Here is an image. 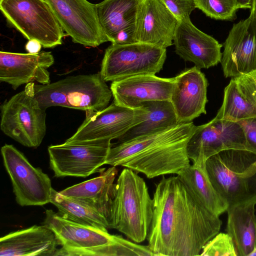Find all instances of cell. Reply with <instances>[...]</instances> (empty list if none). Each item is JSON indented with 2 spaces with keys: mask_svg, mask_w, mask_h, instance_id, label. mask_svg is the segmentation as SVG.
Here are the masks:
<instances>
[{
  "mask_svg": "<svg viewBox=\"0 0 256 256\" xmlns=\"http://www.w3.org/2000/svg\"><path fill=\"white\" fill-rule=\"evenodd\" d=\"M178 20L190 17L196 8L194 0H162Z\"/></svg>",
  "mask_w": 256,
  "mask_h": 256,
  "instance_id": "4dcf8cb0",
  "label": "cell"
},
{
  "mask_svg": "<svg viewBox=\"0 0 256 256\" xmlns=\"http://www.w3.org/2000/svg\"><path fill=\"white\" fill-rule=\"evenodd\" d=\"M34 82L0 106L2 131L22 146L36 148L46 133V109L34 96Z\"/></svg>",
  "mask_w": 256,
  "mask_h": 256,
  "instance_id": "8992f818",
  "label": "cell"
},
{
  "mask_svg": "<svg viewBox=\"0 0 256 256\" xmlns=\"http://www.w3.org/2000/svg\"><path fill=\"white\" fill-rule=\"evenodd\" d=\"M255 204L228 207L226 231L231 237L238 256H249L256 245Z\"/></svg>",
  "mask_w": 256,
  "mask_h": 256,
  "instance_id": "d4e9b609",
  "label": "cell"
},
{
  "mask_svg": "<svg viewBox=\"0 0 256 256\" xmlns=\"http://www.w3.org/2000/svg\"><path fill=\"white\" fill-rule=\"evenodd\" d=\"M74 42L96 47L108 41L99 23L96 4L88 0H44Z\"/></svg>",
  "mask_w": 256,
  "mask_h": 256,
  "instance_id": "30bf717a",
  "label": "cell"
},
{
  "mask_svg": "<svg viewBox=\"0 0 256 256\" xmlns=\"http://www.w3.org/2000/svg\"><path fill=\"white\" fill-rule=\"evenodd\" d=\"M256 116V98L241 76L232 78L224 90L222 104L216 118L232 122Z\"/></svg>",
  "mask_w": 256,
  "mask_h": 256,
  "instance_id": "4316f807",
  "label": "cell"
},
{
  "mask_svg": "<svg viewBox=\"0 0 256 256\" xmlns=\"http://www.w3.org/2000/svg\"><path fill=\"white\" fill-rule=\"evenodd\" d=\"M1 154L19 205L43 206L50 202L53 188L48 174L41 168L33 166L12 145L4 144L1 148Z\"/></svg>",
  "mask_w": 256,
  "mask_h": 256,
  "instance_id": "9c48e42d",
  "label": "cell"
},
{
  "mask_svg": "<svg viewBox=\"0 0 256 256\" xmlns=\"http://www.w3.org/2000/svg\"><path fill=\"white\" fill-rule=\"evenodd\" d=\"M44 224L54 232L61 248L64 250L88 249L132 242L122 236L110 234L108 230L68 220L52 210L46 211Z\"/></svg>",
  "mask_w": 256,
  "mask_h": 256,
  "instance_id": "9a60e30c",
  "label": "cell"
},
{
  "mask_svg": "<svg viewBox=\"0 0 256 256\" xmlns=\"http://www.w3.org/2000/svg\"><path fill=\"white\" fill-rule=\"evenodd\" d=\"M152 215V198L144 178L132 170L124 168L114 184L110 228L140 243L147 238Z\"/></svg>",
  "mask_w": 256,
  "mask_h": 256,
  "instance_id": "7a4b0ae2",
  "label": "cell"
},
{
  "mask_svg": "<svg viewBox=\"0 0 256 256\" xmlns=\"http://www.w3.org/2000/svg\"><path fill=\"white\" fill-rule=\"evenodd\" d=\"M42 45L40 42L36 40H28L25 46L26 50L29 54H35L40 52Z\"/></svg>",
  "mask_w": 256,
  "mask_h": 256,
  "instance_id": "e575fe53",
  "label": "cell"
},
{
  "mask_svg": "<svg viewBox=\"0 0 256 256\" xmlns=\"http://www.w3.org/2000/svg\"><path fill=\"white\" fill-rule=\"evenodd\" d=\"M140 0H104L96 4L99 23L112 42L120 31L136 27Z\"/></svg>",
  "mask_w": 256,
  "mask_h": 256,
  "instance_id": "484cf974",
  "label": "cell"
},
{
  "mask_svg": "<svg viewBox=\"0 0 256 256\" xmlns=\"http://www.w3.org/2000/svg\"><path fill=\"white\" fill-rule=\"evenodd\" d=\"M153 215L146 239L154 256H200L222 220L192 196L177 176L156 184Z\"/></svg>",
  "mask_w": 256,
  "mask_h": 256,
  "instance_id": "6da1fadb",
  "label": "cell"
},
{
  "mask_svg": "<svg viewBox=\"0 0 256 256\" xmlns=\"http://www.w3.org/2000/svg\"><path fill=\"white\" fill-rule=\"evenodd\" d=\"M166 50L143 42L112 44L106 50L100 72L106 82L133 76L155 75L163 67Z\"/></svg>",
  "mask_w": 256,
  "mask_h": 256,
  "instance_id": "ba28073f",
  "label": "cell"
},
{
  "mask_svg": "<svg viewBox=\"0 0 256 256\" xmlns=\"http://www.w3.org/2000/svg\"><path fill=\"white\" fill-rule=\"evenodd\" d=\"M249 256H256V245L254 251L250 254Z\"/></svg>",
  "mask_w": 256,
  "mask_h": 256,
  "instance_id": "74e56055",
  "label": "cell"
},
{
  "mask_svg": "<svg viewBox=\"0 0 256 256\" xmlns=\"http://www.w3.org/2000/svg\"><path fill=\"white\" fill-rule=\"evenodd\" d=\"M173 40L176 54L200 69L221 62L222 44L196 27L190 17L178 20Z\"/></svg>",
  "mask_w": 256,
  "mask_h": 256,
  "instance_id": "d6986e66",
  "label": "cell"
},
{
  "mask_svg": "<svg viewBox=\"0 0 256 256\" xmlns=\"http://www.w3.org/2000/svg\"><path fill=\"white\" fill-rule=\"evenodd\" d=\"M196 8L206 16L218 20H231L238 8L234 0H194Z\"/></svg>",
  "mask_w": 256,
  "mask_h": 256,
  "instance_id": "f1b7e54d",
  "label": "cell"
},
{
  "mask_svg": "<svg viewBox=\"0 0 256 256\" xmlns=\"http://www.w3.org/2000/svg\"><path fill=\"white\" fill-rule=\"evenodd\" d=\"M50 52L38 54L0 52V81L10 84L14 90L36 81L41 84L50 83L48 68L54 63Z\"/></svg>",
  "mask_w": 256,
  "mask_h": 256,
  "instance_id": "ac0fdd59",
  "label": "cell"
},
{
  "mask_svg": "<svg viewBox=\"0 0 256 256\" xmlns=\"http://www.w3.org/2000/svg\"><path fill=\"white\" fill-rule=\"evenodd\" d=\"M195 126L192 122L180 124L166 135L118 160L113 166L132 169L148 178L177 174L190 164L186 146Z\"/></svg>",
  "mask_w": 256,
  "mask_h": 256,
  "instance_id": "277c9868",
  "label": "cell"
},
{
  "mask_svg": "<svg viewBox=\"0 0 256 256\" xmlns=\"http://www.w3.org/2000/svg\"><path fill=\"white\" fill-rule=\"evenodd\" d=\"M86 118L66 144H102L118 139L136 124L134 108L113 102L104 110L86 112Z\"/></svg>",
  "mask_w": 256,
  "mask_h": 256,
  "instance_id": "4fadbf2b",
  "label": "cell"
},
{
  "mask_svg": "<svg viewBox=\"0 0 256 256\" xmlns=\"http://www.w3.org/2000/svg\"><path fill=\"white\" fill-rule=\"evenodd\" d=\"M177 175L196 200L208 210L220 216L228 205L214 188L206 172L205 164H192Z\"/></svg>",
  "mask_w": 256,
  "mask_h": 256,
  "instance_id": "cb8c5ba5",
  "label": "cell"
},
{
  "mask_svg": "<svg viewBox=\"0 0 256 256\" xmlns=\"http://www.w3.org/2000/svg\"><path fill=\"white\" fill-rule=\"evenodd\" d=\"M208 178L228 207L256 204V154L246 150L228 149L206 162Z\"/></svg>",
  "mask_w": 256,
  "mask_h": 256,
  "instance_id": "3957f363",
  "label": "cell"
},
{
  "mask_svg": "<svg viewBox=\"0 0 256 256\" xmlns=\"http://www.w3.org/2000/svg\"><path fill=\"white\" fill-rule=\"evenodd\" d=\"M241 76L244 82L256 98V70Z\"/></svg>",
  "mask_w": 256,
  "mask_h": 256,
  "instance_id": "836d02e7",
  "label": "cell"
},
{
  "mask_svg": "<svg viewBox=\"0 0 256 256\" xmlns=\"http://www.w3.org/2000/svg\"><path fill=\"white\" fill-rule=\"evenodd\" d=\"M136 27L124 29L120 31L116 36L112 44H126L136 43Z\"/></svg>",
  "mask_w": 256,
  "mask_h": 256,
  "instance_id": "d6a6232c",
  "label": "cell"
},
{
  "mask_svg": "<svg viewBox=\"0 0 256 256\" xmlns=\"http://www.w3.org/2000/svg\"><path fill=\"white\" fill-rule=\"evenodd\" d=\"M0 10L28 40H37L44 48L62 44L64 30L44 0H0Z\"/></svg>",
  "mask_w": 256,
  "mask_h": 256,
  "instance_id": "52a82bcc",
  "label": "cell"
},
{
  "mask_svg": "<svg viewBox=\"0 0 256 256\" xmlns=\"http://www.w3.org/2000/svg\"><path fill=\"white\" fill-rule=\"evenodd\" d=\"M242 127L246 140V150L256 154V116L237 122Z\"/></svg>",
  "mask_w": 256,
  "mask_h": 256,
  "instance_id": "1f68e13d",
  "label": "cell"
},
{
  "mask_svg": "<svg viewBox=\"0 0 256 256\" xmlns=\"http://www.w3.org/2000/svg\"><path fill=\"white\" fill-rule=\"evenodd\" d=\"M174 78L139 75L112 82L110 90L116 104L131 108L150 100H170Z\"/></svg>",
  "mask_w": 256,
  "mask_h": 256,
  "instance_id": "ffe728a7",
  "label": "cell"
},
{
  "mask_svg": "<svg viewBox=\"0 0 256 256\" xmlns=\"http://www.w3.org/2000/svg\"><path fill=\"white\" fill-rule=\"evenodd\" d=\"M238 8L250 9L253 0H234Z\"/></svg>",
  "mask_w": 256,
  "mask_h": 256,
  "instance_id": "d590c367",
  "label": "cell"
},
{
  "mask_svg": "<svg viewBox=\"0 0 256 256\" xmlns=\"http://www.w3.org/2000/svg\"><path fill=\"white\" fill-rule=\"evenodd\" d=\"M250 16L256 24V0H253Z\"/></svg>",
  "mask_w": 256,
  "mask_h": 256,
  "instance_id": "8d00e7d4",
  "label": "cell"
},
{
  "mask_svg": "<svg viewBox=\"0 0 256 256\" xmlns=\"http://www.w3.org/2000/svg\"><path fill=\"white\" fill-rule=\"evenodd\" d=\"M200 256H238L231 237L227 233H218L204 246Z\"/></svg>",
  "mask_w": 256,
  "mask_h": 256,
  "instance_id": "f546056e",
  "label": "cell"
},
{
  "mask_svg": "<svg viewBox=\"0 0 256 256\" xmlns=\"http://www.w3.org/2000/svg\"><path fill=\"white\" fill-rule=\"evenodd\" d=\"M208 86L204 74L196 66L174 77L170 100L178 124L192 122L201 114H206Z\"/></svg>",
  "mask_w": 256,
  "mask_h": 256,
  "instance_id": "e0dca14e",
  "label": "cell"
},
{
  "mask_svg": "<svg viewBox=\"0 0 256 256\" xmlns=\"http://www.w3.org/2000/svg\"><path fill=\"white\" fill-rule=\"evenodd\" d=\"M100 175L58 192L60 194L86 205L103 215L108 221L114 194L116 166L102 168Z\"/></svg>",
  "mask_w": 256,
  "mask_h": 256,
  "instance_id": "7402d4cb",
  "label": "cell"
},
{
  "mask_svg": "<svg viewBox=\"0 0 256 256\" xmlns=\"http://www.w3.org/2000/svg\"><path fill=\"white\" fill-rule=\"evenodd\" d=\"M34 90L46 110L58 106L97 112L108 106L112 96L100 72L70 76L47 84H34Z\"/></svg>",
  "mask_w": 256,
  "mask_h": 256,
  "instance_id": "5b68a950",
  "label": "cell"
},
{
  "mask_svg": "<svg viewBox=\"0 0 256 256\" xmlns=\"http://www.w3.org/2000/svg\"><path fill=\"white\" fill-rule=\"evenodd\" d=\"M224 46L220 63L226 78L256 70V24L250 16L233 25Z\"/></svg>",
  "mask_w": 256,
  "mask_h": 256,
  "instance_id": "5bb4252c",
  "label": "cell"
},
{
  "mask_svg": "<svg viewBox=\"0 0 256 256\" xmlns=\"http://www.w3.org/2000/svg\"><path fill=\"white\" fill-rule=\"evenodd\" d=\"M138 107L140 122L118 138V144L162 131L179 124L174 106L170 100L148 101Z\"/></svg>",
  "mask_w": 256,
  "mask_h": 256,
  "instance_id": "603a6c76",
  "label": "cell"
},
{
  "mask_svg": "<svg viewBox=\"0 0 256 256\" xmlns=\"http://www.w3.org/2000/svg\"><path fill=\"white\" fill-rule=\"evenodd\" d=\"M58 241L54 232L44 224L33 226L0 238V256H54Z\"/></svg>",
  "mask_w": 256,
  "mask_h": 256,
  "instance_id": "44dd1931",
  "label": "cell"
},
{
  "mask_svg": "<svg viewBox=\"0 0 256 256\" xmlns=\"http://www.w3.org/2000/svg\"><path fill=\"white\" fill-rule=\"evenodd\" d=\"M111 142L66 144L48 148L50 168L56 177L86 178L105 164Z\"/></svg>",
  "mask_w": 256,
  "mask_h": 256,
  "instance_id": "7c38bea8",
  "label": "cell"
},
{
  "mask_svg": "<svg viewBox=\"0 0 256 256\" xmlns=\"http://www.w3.org/2000/svg\"><path fill=\"white\" fill-rule=\"evenodd\" d=\"M186 148L192 164H205L209 158L222 150H246V140L243 129L237 122L214 118L195 126Z\"/></svg>",
  "mask_w": 256,
  "mask_h": 256,
  "instance_id": "8fae6325",
  "label": "cell"
},
{
  "mask_svg": "<svg viewBox=\"0 0 256 256\" xmlns=\"http://www.w3.org/2000/svg\"><path fill=\"white\" fill-rule=\"evenodd\" d=\"M178 22L162 0H140L136 22V42L166 48L172 44Z\"/></svg>",
  "mask_w": 256,
  "mask_h": 256,
  "instance_id": "2e32d148",
  "label": "cell"
},
{
  "mask_svg": "<svg viewBox=\"0 0 256 256\" xmlns=\"http://www.w3.org/2000/svg\"><path fill=\"white\" fill-rule=\"evenodd\" d=\"M50 202L58 208L59 215L68 220L104 230L110 228L108 220L99 212L60 194L54 188Z\"/></svg>",
  "mask_w": 256,
  "mask_h": 256,
  "instance_id": "83f0119b",
  "label": "cell"
}]
</instances>
